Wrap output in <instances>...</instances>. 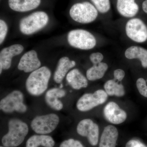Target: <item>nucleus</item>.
Segmentation results:
<instances>
[{"instance_id": "f257e3e1", "label": "nucleus", "mask_w": 147, "mask_h": 147, "mask_svg": "<svg viewBox=\"0 0 147 147\" xmlns=\"http://www.w3.org/2000/svg\"><path fill=\"white\" fill-rule=\"evenodd\" d=\"M51 76V71L46 66L41 67L32 71L26 81L27 91L34 96L42 94L47 90Z\"/></svg>"}, {"instance_id": "f03ea898", "label": "nucleus", "mask_w": 147, "mask_h": 147, "mask_svg": "<svg viewBox=\"0 0 147 147\" xmlns=\"http://www.w3.org/2000/svg\"><path fill=\"white\" fill-rule=\"evenodd\" d=\"M8 131L3 137L2 143L5 147H16L21 145L28 133L27 124L18 119L9 121Z\"/></svg>"}, {"instance_id": "7ed1b4c3", "label": "nucleus", "mask_w": 147, "mask_h": 147, "mask_svg": "<svg viewBox=\"0 0 147 147\" xmlns=\"http://www.w3.org/2000/svg\"><path fill=\"white\" fill-rule=\"evenodd\" d=\"M49 20V16L44 11H36L21 19L20 31L27 35L33 34L46 26Z\"/></svg>"}, {"instance_id": "20e7f679", "label": "nucleus", "mask_w": 147, "mask_h": 147, "mask_svg": "<svg viewBox=\"0 0 147 147\" xmlns=\"http://www.w3.org/2000/svg\"><path fill=\"white\" fill-rule=\"evenodd\" d=\"M69 13L74 21L82 24L93 22L98 15L95 7L88 2L75 4L70 8Z\"/></svg>"}, {"instance_id": "39448f33", "label": "nucleus", "mask_w": 147, "mask_h": 147, "mask_svg": "<svg viewBox=\"0 0 147 147\" xmlns=\"http://www.w3.org/2000/svg\"><path fill=\"white\" fill-rule=\"evenodd\" d=\"M67 38L70 46L80 50H91L96 44L94 36L90 32L82 29L70 31L67 35Z\"/></svg>"}, {"instance_id": "423d86ee", "label": "nucleus", "mask_w": 147, "mask_h": 147, "mask_svg": "<svg viewBox=\"0 0 147 147\" xmlns=\"http://www.w3.org/2000/svg\"><path fill=\"white\" fill-rule=\"evenodd\" d=\"M59 121L58 116L53 113L37 116L32 120L31 127L37 134H49L57 128Z\"/></svg>"}, {"instance_id": "0eeeda50", "label": "nucleus", "mask_w": 147, "mask_h": 147, "mask_svg": "<svg viewBox=\"0 0 147 147\" xmlns=\"http://www.w3.org/2000/svg\"><path fill=\"white\" fill-rule=\"evenodd\" d=\"M24 101V96L22 92L14 90L1 99L0 102V108L6 113L14 112L25 113L26 112L27 107Z\"/></svg>"}, {"instance_id": "6e6552de", "label": "nucleus", "mask_w": 147, "mask_h": 147, "mask_svg": "<svg viewBox=\"0 0 147 147\" xmlns=\"http://www.w3.org/2000/svg\"><path fill=\"white\" fill-rule=\"evenodd\" d=\"M108 95L105 91L98 90L94 93L83 95L78 100L76 107L79 111L86 112L103 104L108 99Z\"/></svg>"}, {"instance_id": "1a4fd4ad", "label": "nucleus", "mask_w": 147, "mask_h": 147, "mask_svg": "<svg viewBox=\"0 0 147 147\" xmlns=\"http://www.w3.org/2000/svg\"><path fill=\"white\" fill-rule=\"evenodd\" d=\"M127 36L134 42L142 43L147 40V27L141 19L133 18L127 22L125 26Z\"/></svg>"}, {"instance_id": "9d476101", "label": "nucleus", "mask_w": 147, "mask_h": 147, "mask_svg": "<svg viewBox=\"0 0 147 147\" xmlns=\"http://www.w3.org/2000/svg\"><path fill=\"white\" fill-rule=\"evenodd\" d=\"M77 133L82 136L86 137L92 146H95L98 143L99 128L98 125L89 119L80 121L76 128Z\"/></svg>"}, {"instance_id": "9b49d317", "label": "nucleus", "mask_w": 147, "mask_h": 147, "mask_svg": "<svg viewBox=\"0 0 147 147\" xmlns=\"http://www.w3.org/2000/svg\"><path fill=\"white\" fill-rule=\"evenodd\" d=\"M24 50V47L20 44H14L5 47L0 53V74L3 69L7 70L10 68L12 58L20 55Z\"/></svg>"}, {"instance_id": "f8f14e48", "label": "nucleus", "mask_w": 147, "mask_h": 147, "mask_svg": "<svg viewBox=\"0 0 147 147\" xmlns=\"http://www.w3.org/2000/svg\"><path fill=\"white\" fill-rule=\"evenodd\" d=\"M41 62L36 51H28L23 55L18 65V69L26 73L32 72L40 67Z\"/></svg>"}, {"instance_id": "ddd939ff", "label": "nucleus", "mask_w": 147, "mask_h": 147, "mask_svg": "<svg viewBox=\"0 0 147 147\" xmlns=\"http://www.w3.org/2000/svg\"><path fill=\"white\" fill-rule=\"evenodd\" d=\"M104 117L107 121L114 124H119L126 119V113L114 102H108L103 110Z\"/></svg>"}, {"instance_id": "4468645a", "label": "nucleus", "mask_w": 147, "mask_h": 147, "mask_svg": "<svg viewBox=\"0 0 147 147\" xmlns=\"http://www.w3.org/2000/svg\"><path fill=\"white\" fill-rule=\"evenodd\" d=\"M76 65L74 61L71 60L67 57H62L58 61L54 75V80L57 84H60L68 71Z\"/></svg>"}, {"instance_id": "2eb2a0df", "label": "nucleus", "mask_w": 147, "mask_h": 147, "mask_svg": "<svg viewBox=\"0 0 147 147\" xmlns=\"http://www.w3.org/2000/svg\"><path fill=\"white\" fill-rule=\"evenodd\" d=\"M65 94V91L61 88H53L46 92L45 95V102L50 108L59 111L63 109V105L59 98L64 97Z\"/></svg>"}, {"instance_id": "dca6fc26", "label": "nucleus", "mask_w": 147, "mask_h": 147, "mask_svg": "<svg viewBox=\"0 0 147 147\" xmlns=\"http://www.w3.org/2000/svg\"><path fill=\"white\" fill-rule=\"evenodd\" d=\"M118 136L115 127L112 125L105 127L100 137L99 147H116Z\"/></svg>"}, {"instance_id": "f3484780", "label": "nucleus", "mask_w": 147, "mask_h": 147, "mask_svg": "<svg viewBox=\"0 0 147 147\" xmlns=\"http://www.w3.org/2000/svg\"><path fill=\"white\" fill-rule=\"evenodd\" d=\"M117 7L119 13L127 18L134 17L139 10L135 0H117Z\"/></svg>"}, {"instance_id": "a211bd4d", "label": "nucleus", "mask_w": 147, "mask_h": 147, "mask_svg": "<svg viewBox=\"0 0 147 147\" xmlns=\"http://www.w3.org/2000/svg\"><path fill=\"white\" fill-rule=\"evenodd\" d=\"M66 79L74 89L79 90L88 86V79L77 69L69 71L67 74Z\"/></svg>"}, {"instance_id": "6ab92c4d", "label": "nucleus", "mask_w": 147, "mask_h": 147, "mask_svg": "<svg viewBox=\"0 0 147 147\" xmlns=\"http://www.w3.org/2000/svg\"><path fill=\"white\" fill-rule=\"evenodd\" d=\"M41 0H8L9 7L18 12H26L38 7Z\"/></svg>"}, {"instance_id": "aec40b11", "label": "nucleus", "mask_w": 147, "mask_h": 147, "mask_svg": "<svg viewBox=\"0 0 147 147\" xmlns=\"http://www.w3.org/2000/svg\"><path fill=\"white\" fill-rule=\"evenodd\" d=\"M125 56L128 59H138L141 61L142 67L147 68V50L143 47L131 46L125 50Z\"/></svg>"}, {"instance_id": "412c9836", "label": "nucleus", "mask_w": 147, "mask_h": 147, "mask_svg": "<svg viewBox=\"0 0 147 147\" xmlns=\"http://www.w3.org/2000/svg\"><path fill=\"white\" fill-rule=\"evenodd\" d=\"M55 142L52 137L45 134L34 135L30 137L26 142V147H53Z\"/></svg>"}, {"instance_id": "4be33fe9", "label": "nucleus", "mask_w": 147, "mask_h": 147, "mask_svg": "<svg viewBox=\"0 0 147 147\" xmlns=\"http://www.w3.org/2000/svg\"><path fill=\"white\" fill-rule=\"evenodd\" d=\"M108 68L107 64L101 62L97 65H93L86 71L87 78L91 81H94L101 79Z\"/></svg>"}, {"instance_id": "5701e85b", "label": "nucleus", "mask_w": 147, "mask_h": 147, "mask_svg": "<svg viewBox=\"0 0 147 147\" xmlns=\"http://www.w3.org/2000/svg\"><path fill=\"white\" fill-rule=\"evenodd\" d=\"M104 88L107 94L110 96H115L121 97L125 94L123 85L119 84L118 82L114 79L108 80L105 82Z\"/></svg>"}, {"instance_id": "b1692460", "label": "nucleus", "mask_w": 147, "mask_h": 147, "mask_svg": "<svg viewBox=\"0 0 147 147\" xmlns=\"http://www.w3.org/2000/svg\"><path fill=\"white\" fill-rule=\"evenodd\" d=\"M94 6L100 13H107L110 8V0H91Z\"/></svg>"}, {"instance_id": "393cba45", "label": "nucleus", "mask_w": 147, "mask_h": 147, "mask_svg": "<svg viewBox=\"0 0 147 147\" xmlns=\"http://www.w3.org/2000/svg\"><path fill=\"white\" fill-rule=\"evenodd\" d=\"M136 85L137 89L140 94L147 98V80L146 81L143 78H139L137 79Z\"/></svg>"}, {"instance_id": "a878e982", "label": "nucleus", "mask_w": 147, "mask_h": 147, "mask_svg": "<svg viewBox=\"0 0 147 147\" xmlns=\"http://www.w3.org/2000/svg\"><path fill=\"white\" fill-rule=\"evenodd\" d=\"M8 32V26L6 23L2 20H0V44L3 42Z\"/></svg>"}, {"instance_id": "bb28decb", "label": "nucleus", "mask_w": 147, "mask_h": 147, "mask_svg": "<svg viewBox=\"0 0 147 147\" xmlns=\"http://www.w3.org/2000/svg\"><path fill=\"white\" fill-rule=\"evenodd\" d=\"M59 147H84L79 141L72 139L63 141Z\"/></svg>"}, {"instance_id": "cd10ccee", "label": "nucleus", "mask_w": 147, "mask_h": 147, "mask_svg": "<svg viewBox=\"0 0 147 147\" xmlns=\"http://www.w3.org/2000/svg\"><path fill=\"white\" fill-rule=\"evenodd\" d=\"M104 57L102 53L96 52L92 53L90 56V59L93 65H97L100 63L103 59Z\"/></svg>"}, {"instance_id": "c85d7f7f", "label": "nucleus", "mask_w": 147, "mask_h": 147, "mask_svg": "<svg viewBox=\"0 0 147 147\" xmlns=\"http://www.w3.org/2000/svg\"><path fill=\"white\" fill-rule=\"evenodd\" d=\"M125 76V72L123 69H118L114 71V79L118 82H121Z\"/></svg>"}, {"instance_id": "c756f323", "label": "nucleus", "mask_w": 147, "mask_h": 147, "mask_svg": "<svg viewBox=\"0 0 147 147\" xmlns=\"http://www.w3.org/2000/svg\"><path fill=\"white\" fill-rule=\"evenodd\" d=\"M126 147H147L140 141L137 140H131L127 143Z\"/></svg>"}, {"instance_id": "7c9ffc66", "label": "nucleus", "mask_w": 147, "mask_h": 147, "mask_svg": "<svg viewBox=\"0 0 147 147\" xmlns=\"http://www.w3.org/2000/svg\"><path fill=\"white\" fill-rule=\"evenodd\" d=\"M142 9L145 13L147 14V0H146L142 3Z\"/></svg>"}, {"instance_id": "2f4dec72", "label": "nucleus", "mask_w": 147, "mask_h": 147, "mask_svg": "<svg viewBox=\"0 0 147 147\" xmlns=\"http://www.w3.org/2000/svg\"><path fill=\"white\" fill-rule=\"evenodd\" d=\"M0 147H3V146H1Z\"/></svg>"}]
</instances>
